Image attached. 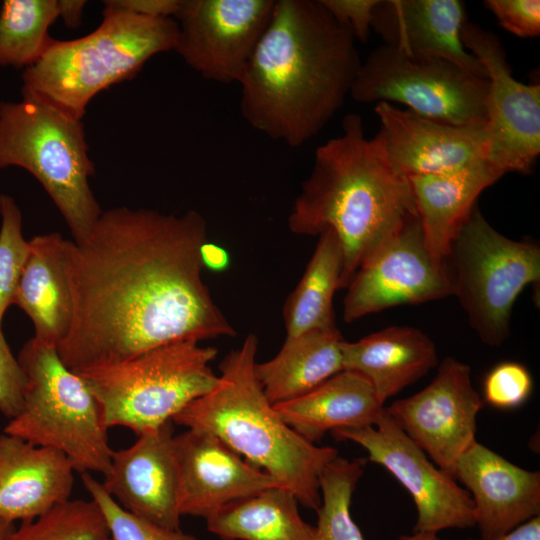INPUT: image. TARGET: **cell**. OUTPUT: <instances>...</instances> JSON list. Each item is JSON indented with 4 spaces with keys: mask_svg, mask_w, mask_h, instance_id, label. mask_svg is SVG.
Returning a JSON list of instances; mask_svg holds the SVG:
<instances>
[{
    "mask_svg": "<svg viewBox=\"0 0 540 540\" xmlns=\"http://www.w3.org/2000/svg\"><path fill=\"white\" fill-rule=\"evenodd\" d=\"M206 242L194 210L102 211L86 239L69 242L73 317L57 345L64 365L81 374L177 341L235 336L202 279Z\"/></svg>",
    "mask_w": 540,
    "mask_h": 540,
    "instance_id": "obj_1",
    "label": "cell"
},
{
    "mask_svg": "<svg viewBox=\"0 0 540 540\" xmlns=\"http://www.w3.org/2000/svg\"><path fill=\"white\" fill-rule=\"evenodd\" d=\"M361 62L353 36L319 0H275L239 83L241 115L297 148L340 110Z\"/></svg>",
    "mask_w": 540,
    "mask_h": 540,
    "instance_id": "obj_2",
    "label": "cell"
},
{
    "mask_svg": "<svg viewBox=\"0 0 540 540\" xmlns=\"http://www.w3.org/2000/svg\"><path fill=\"white\" fill-rule=\"evenodd\" d=\"M342 134L318 146L288 217L297 235L330 230L343 252L339 289L360 265L417 218L408 177L390 161L381 136L367 138L360 115L350 113Z\"/></svg>",
    "mask_w": 540,
    "mask_h": 540,
    "instance_id": "obj_3",
    "label": "cell"
},
{
    "mask_svg": "<svg viewBox=\"0 0 540 540\" xmlns=\"http://www.w3.org/2000/svg\"><path fill=\"white\" fill-rule=\"evenodd\" d=\"M257 349V336L248 334L220 363L217 384L172 421L214 434L316 511L321 504L319 476L338 451L316 446L282 420L256 378Z\"/></svg>",
    "mask_w": 540,
    "mask_h": 540,
    "instance_id": "obj_4",
    "label": "cell"
},
{
    "mask_svg": "<svg viewBox=\"0 0 540 540\" xmlns=\"http://www.w3.org/2000/svg\"><path fill=\"white\" fill-rule=\"evenodd\" d=\"M101 24L84 37L53 39L44 54L22 71V97L82 121L99 92L132 79L153 56L174 50V18L102 12Z\"/></svg>",
    "mask_w": 540,
    "mask_h": 540,
    "instance_id": "obj_5",
    "label": "cell"
},
{
    "mask_svg": "<svg viewBox=\"0 0 540 540\" xmlns=\"http://www.w3.org/2000/svg\"><path fill=\"white\" fill-rule=\"evenodd\" d=\"M82 121L22 97L0 102V169L20 167L42 185L78 243L102 210L89 184L94 165Z\"/></svg>",
    "mask_w": 540,
    "mask_h": 540,
    "instance_id": "obj_6",
    "label": "cell"
},
{
    "mask_svg": "<svg viewBox=\"0 0 540 540\" xmlns=\"http://www.w3.org/2000/svg\"><path fill=\"white\" fill-rule=\"evenodd\" d=\"M17 359L27 380L23 407L4 433L61 452L80 474L104 476L113 450L101 407L82 376L64 365L55 345L34 336Z\"/></svg>",
    "mask_w": 540,
    "mask_h": 540,
    "instance_id": "obj_7",
    "label": "cell"
},
{
    "mask_svg": "<svg viewBox=\"0 0 540 540\" xmlns=\"http://www.w3.org/2000/svg\"><path fill=\"white\" fill-rule=\"evenodd\" d=\"M217 353L197 341H177L79 375L98 401L105 426L139 435L172 421L217 384L211 368Z\"/></svg>",
    "mask_w": 540,
    "mask_h": 540,
    "instance_id": "obj_8",
    "label": "cell"
},
{
    "mask_svg": "<svg viewBox=\"0 0 540 540\" xmlns=\"http://www.w3.org/2000/svg\"><path fill=\"white\" fill-rule=\"evenodd\" d=\"M454 293L482 342L502 344L510 333L513 305L540 279V249L494 229L477 205L453 241Z\"/></svg>",
    "mask_w": 540,
    "mask_h": 540,
    "instance_id": "obj_9",
    "label": "cell"
},
{
    "mask_svg": "<svg viewBox=\"0 0 540 540\" xmlns=\"http://www.w3.org/2000/svg\"><path fill=\"white\" fill-rule=\"evenodd\" d=\"M487 93V79L449 61L382 44L361 62L349 95L359 103H399L445 124L485 126Z\"/></svg>",
    "mask_w": 540,
    "mask_h": 540,
    "instance_id": "obj_10",
    "label": "cell"
},
{
    "mask_svg": "<svg viewBox=\"0 0 540 540\" xmlns=\"http://www.w3.org/2000/svg\"><path fill=\"white\" fill-rule=\"evenodd\" d=\"M331 434L338 441L349 440L363 447L369 461L388 470L409 492L417 510L414 532L438 533L476 525L468 491L431 463L385 408L374 425L340 429Z\"/></svg>",
    "mask_w": 540,
    "mask_h": 540,
    "instance_id": "obj_11",
    "label": "cell"
},
{
    "mask_svg": "<svg viewBox=\"0 0 540 540\" xmlns=\"http://www.w3.org/2000/svg\"><path fill=\"white\" fill-rule=\"evenodd\" d=\"M461 39L487 74V159L505 174H527L540 153V85L514 78L493 32L467 20Z\"/></svg>",
    "mask_w": 540,
    "mask_h": 540,
    "instance_id": "obj_12",
    "label": "cell"
},
{
    "mask_svg": "<svg viewBox=\"0 0 540 540\" xmlns=\"http://www.w3.org/2000/svg\"><path fill=\"white\" fill-rule=\"evenodd\" d=\"M447 259L427 248L418 217L376 250L357 269L343 299L350 323L398 305H413L453 295Z\"/></svg>",
    "mask_w": 540,
    "mask_h": 540,
    "instance_id": "obj_13",
    "label": "cell"
},
{
    "mask_svg": "<svg viewBox=\"0 0 540 540\" xmlns=\"http://www.w3.org/2000/svg\"><path fill=\"white\" fill-rule=\"evenodd\" d=\"M275 0H181L174 50L204 79L240 83Z\"/></svg>",
    "mask_w": 540,
    "mask_h": 540,
    "instance_id": "obj_14",
    "label": "cell"
},
{
    "mask_svg": "<svg viewBox=\"0 0 540 540\" xmlns=\"http://www.w3.org/2000/svg\"><path fill=\"white\" fill-rule=\"evenodd\" d=\"M483 405L470 366L446 357L424 389L385 411L437 467L453 476L457 461L476 441V417Z\"/></svg>",
    "mask_w": 540,
    "mask_h": 540,
    "instance_id": "obj_15",
    "label": "cell"
},
{
    "mask_svg": "<svg viewBox=\"0 0 540 540\" xmlns=\"http://www.w3.org/2000/svg\"><path fill=\"white\" fill-rule=\"evenodd\" d=\"M179 511L205 520L227 505L280 486L217 436L187 429L174 435Z\"/></svg>",
    "mask_w": 540,
    "mask_h": 540,
    "instance_id": "obj_16",
    "label": "cell"
},
{
    "mask_svg": "<svg viewBox=\"0 0 540 540\" xmlns=\"http://www.w3.org/2000/svg\"><path fill=\"white\" fill-rule=\"evenodd\" d=\"M174 423L137 435L128 448L113 451L103 488L124 509L160 527L180 529Z\"/></svg>",
    "mask_w": 540,
    "mask_h": 540,
    "instance_id": "obj_17",
    "label": "cell"
},
{
    "mask_svg": "<svg viewBox=\"0 0 540 540\" xmlns=\"http://www.w3.org/2000/svg\"><path fill=\"white\" fill-rule=\"evenodd\" d=\"M392 164L405 176L442 174L487 159L485 126H454L379 102L374 109Z\"/></svg>",
    "mask_w": 540,
    "mask_h": 540,
    "instance_id": "obj_18",
    "label": "cell"
},
{
    "mask_svg": "<svg viewBox=\"0 0 540 540\" xmlns=\"http://www.w3.org/2000/svg\"><path fill=\"white\" fill-rule=\"evenodd\" d=\"M470 494L483 540L502 536L540 515V472L523 469L477 440L454 469Z\"/></svg>",
    "mask_w": 540,
    "mask_h": 540,
    "instance_id": "obj_19",
    "label": "cell"
},
{
    "mask_svg": "<svg viewBox=\"0 0 540 540\" xmlns=\"http://www.w3.org/2000/svg\"><path fill=\"white\" fill-rule=\"evenodd\" d=\"M466 21L465 5L459 0H379L372 31L385 45L407 55L443 59L487 79L481 62L463 45Z\"/></svg>",
    "mask_w": 540,
    "mask_h": 540,
    "instance_id": "obj_20",
    "label": "cell"
},
{
    "mask_svg": "<svg viewBox=\"0 0 540 540\" xmlns=\"http://www.w3.org/2000/svg\"><path fill=\"white\" fill-rule=\"evenodd\" d=\"M74 471L57 450L0 435V518L32 520L69 500Z\"/></svg>",
    "mask_w": 540,
    "mask_h": 540,
    "instance_id": "obj_21",
    "label": "cell"
},
{
    "mask_svg": "<svg viewBox=\"0 0 540 540\" xmlns=\"http://www.w3.org/2000/svg\"><path fill=\"white\" fill-rule=\"evenodd\" d=\"M504 174L482 159L452 172L408 177L424 242L433 255L447 259L478 196Z\"/></svg>",
    "mask_w": 540,
    "mask_h": 540,
    "instance_id": "obj_22",
    "label": "cell"
},
{
    "mask_svg": "<svg viewBox=\"0 0 540 540\" xmlns=\"http://www.w3.org/2000/svg\"><path fill=\"white\" fill-rule=\"evenodd\" d=\"M69 242L57 232L29 240V255L14 300L32 321L34 337L56 347L67 336L73 317Z\"/></svg>",
    "mask_w": 540,
    "mask_h": 540,
    "instance_id": "obj_23",
    "label": "cell"
},
{
    "mask_svg": "<svg viewBox=\"0 0 540 540\" xmlns=\"http://www.w3.org/2000/svg\"><path fill=\"white\" fill-rule=\"evenodd\" d=\"M343 370L362 375L381 403L438 364L433 341L419 329L391 326L341 345Z\"/></svg>",
    "mask_w": 540,
    "mask_h": 540,
    "instance_id": "obj_24",
    "label": "cell"
},
{
    "mask_svg": "<svg viewBox=\"0 0 540 540\" xmlns=\"http://www.w3.org/2000/svg\"><path fill=\"white\" fill-rule=\"evenodd\" d=\"M273 406L289 427L314 444L327 432L374 425L385 408L371 384L348 370Z\"/></svg>",
    "mask_w": 540,
    "mask_h": 540,
    "instance_id": "obj_25",
    "label": "cell"
},
{
    "mask_svg": "<svg viewBox=\"0 0 540 540\" xmlns=\"http://www.w3.org/2000/svg\"><path fill=\"white\" fill-rule=\"evenodd\" d=\"M336 327L285 338L270 360L255 364V375L272 405L299 397L343 370Z\"/></svg>",
    "mask_w": 540,
    "mask_h": 540,
    "instance_id": "obj_26",
    "label": "cell"
},
{
    "mask_svg": "<svg viewBox=\"0 0 540 540\" xmlns=\"http://www.w3.org/2000/svg\"><path fill=\"white\" fill-rule=\"evenodd\" d=\"M298 500L276 486L227 505L206 519L222 540H316V528L299 514Z\"/></svg>",
    "mask_w": 540,
    "mask_h": 540,
    "instance_id": "obj_27",
    "label": "cell"
},
{
    "mask_svg": "<svg viewBox=\"0 0 540 540\" xmlns=\"http://www.w3.org/2000/svg\"><path fill=\"white\" fill-rule=\"evenodd\" d=\"M343 252L330 230L319 235L315 250L295 289L285 301L286 338L335 326L333 297L339 289Z\"/></svg>",
    "mask_w": 540,
    "mask_h": 540,
    "instance_id": "obj_28",
    "label": "cell"
},
{
    "mask_svg": "<svg viewBox=\"0 0 540 540\" xmlns=\"http://www.w3.org/2000/svg\"><path fill=\"white\" fill-rule=\"evenodd\" d=\"M59 17L57 0L0 3V66L25 69L47 50L49 27Z\"/></svg>",
    "mask_w": 540,
    "mask_h": 540,
    "instance_id": "obj_29",
    "label": "cell"
},
{
    "mask_svg": "<svg viewBox=\"0 0 540 540\" xmlns=\"http://www.w3.org/2000/svg\"><path fill=\"white\" fill-rule=\"evenodd\" d=\"M366 459L349 460L337 456L319 476L321 504L316 510V540H364L351 512L353 492L361 478Z\"/></svg>",
    "mask_w": 540,
    "mask_h": 540,
    "instance_id": "obj_30",
    "label": "cell"
},
{
    "mask_svg": "<svg viewBox=\"0 0 540 540\" xmlns=\"http://www.w3.org/2000/svg\"><path fill=\"white\" fill-rule=\"evenodd\" d=\"M4 540H110V536L93 500L69 499L35 519L21 522Z\"/></svg>",
    "mask_w": 540,
    "mask_h": 540,
    "instance_id": "obj_31",
    "label": "cell"
},
{
    "mask_svg": "<svg viewBox=\"0 0 540 540\" xmlns=\"http://www.w3.org/2000/svg\"><path fill=\"white\" fill-rule=\"evenodd\" d=\"M0 328L6 310L14 304L29 255V240L22 231V213L15 199L0 194Z\"/></svg>",
    "mask_w": 540,
    "mask_h": 540,
    "instance_id": "obj_32",
    "label": "cell"
},
{
    "mask_svg": "<svg viewBox=\"0 0 540 540\" xmlns=\"http://www.w3.org/2000/svg\"><path fill=\"white\" fill-rule=\"evenodd\" d=\"M80 475L91 500L102 513L111 540H200L181 529H166L130 513L90 473Z\"/></svg>",
    "mask_w": 540,
    "mask_h": 540,
    "instance_id": "obj_33",
    "label": "cell"
},
{
    "mask_svg": "<svg viewBox=\"0 0 540 540\" xmlns=\"http://www.w3.org/2000/svg\"><path fill=\"white\" fill-rule=\"evenodd\" d=\"M532 387V377L525 366L516 362H503L486 375L483 401L496 408H515L529 398Z\"/></svg>",
    "mask_w": 540,
    "mask_h": 540,
    "instance_id": "obj_34",
    "label": "cell"
},
{
    "mask_svg": "<svg viewBox=\"0 0 540 540\" xmlns=\"http://www.w3.org/2000/svg\"><path fill=\"white\" fill-rule=\"evenodd\" d=\"M484 5L508 32L524 38L539 36V0H486Z\"/></svg>",
    "mask_w": 540,
    "mask_h": 540,
    "instance_id": "obj_35",
    "label": "cell"
},
{
    "mask_svg": "<svg viewBox=\"0 0 540 540\" xmlns=\"http://www.w3.org/2000/svg\"><path fill=\"white\" fill-rule=\"evenodd\" d=\"M26 375L0 328V412L9 420L22 410Z\"/></svg>",
    "mask_w": 540,
    "mask_h": 540,
    "instance_id": "obj_36",
    "label": "cell"
},
{
    "mask_svg": "<svg viewBox=\"0 0 540 540\" xmlns=\"http://www.w3.org/2000/svg\"><path fill=\"white\" fill-rule=\"evenodd\" d=\"M355 41L365 43L372 31L373 11L379 0H319Z\"/></svg>",
    "mask_w": 540,
    "mask_h": 540,
    "instance_id": "obj_37",
    "label": "cell"
},
{
    "mask_svg": "<svg viewBox=\"0 0 540 540\" xmlns=\"http://www.w3.org/2000/svg\"><path fill=\"white\" fill-rule=\"evenodd\" d=\"M103 12H123L150 18H174L181 0H108Z\"/></svg>",
    "mask_w": 540,
    "mask_h": 540,
    "instance_id": "obj_38",
    "label": "cell"
},
{
    "mask_svg": "<svg viewBox=\"0 0 540 540\" xmlns=\"http://www.w3.org/2000/svg\"><path fill=\"white\" fill-rule=\"evenodd\" d=\"M467 540H483L469 538ZM489 540H540V516H536L508 533Z\"/></svg>",
    "mask_w": 540,
    "mask_h": 540,
    "instance_id": "obj_39",
    "label": "cell"
},
{
    "mask_svg": "<svg viewBox=\"0 0 540 540\" xmlns=\"http://www.w3.org/2000/svg\"><path fill=\"white\" fill-rule=\"evenodd\" d=\"M58 14L64 24L71 29L77 28L82 21L86 1L83 0H57Z\"/></svg>",
    "mask_w": 540,
    "mask_h": 540,
    "instance_id": "obj_40",
    "label": "cell"
},
{
    "mask_svg": "<svg viewBox=\"0 0 540 540\" xmlns=\"http://www.w3.org/2000/svg\"><path fill=\"white\" fill-rule=\"evenodd\" d=\"M202 260L204 266L211 269H222L228 264L226 252L222 248L208 242L202 248Z\"/></svg>",
    "mask_w": 540,
    "mask_h": 540,
    "instance_id": "obj_41",
    "label": "cell"
},
{
    "mask_svg": "<svg viewBox=\"0 0 540 540\" xmlns=\"http://www.w3.org/2000/svg\"><path fill=\"white\" fill-rule=\"evenodd\" d=\"M397 540H442L437 533L414 532L412 535L400 536Z\"/></svg>",
    "mask_w": 540,
    "mask_h": 540,
    "instance_id": "obj_42",
    "label": "cell"
},
{
    "mask_svg": "<svg viewBox=\"0 0 540 540\" xmlns=\"http://www.w3.org/2000/svg\"><path fill=\"white\" fill-rule=\"evenodd\" d=\"M14 527L13 522L0 518V540H4Z\"/></svg>",
    "mask_w": 540,
    "mask_h": 540,
    "instance_id": "obj_43",
    "label": "cell"
},
{
    "mask_svg": "<svg viewBox=\"0 0 540 540\" xmlns=\"http://www.w3.org/2000/svg\"><path fill=\"white\" fill-rule=\"evenodd\" d=\"M111 540V539H110Z\"/></svg>",
    "mask_w": 540,
    "mask_h": 540,
    "instance_id": "obj_44",
    "label": "cell"
}]
</instances>
